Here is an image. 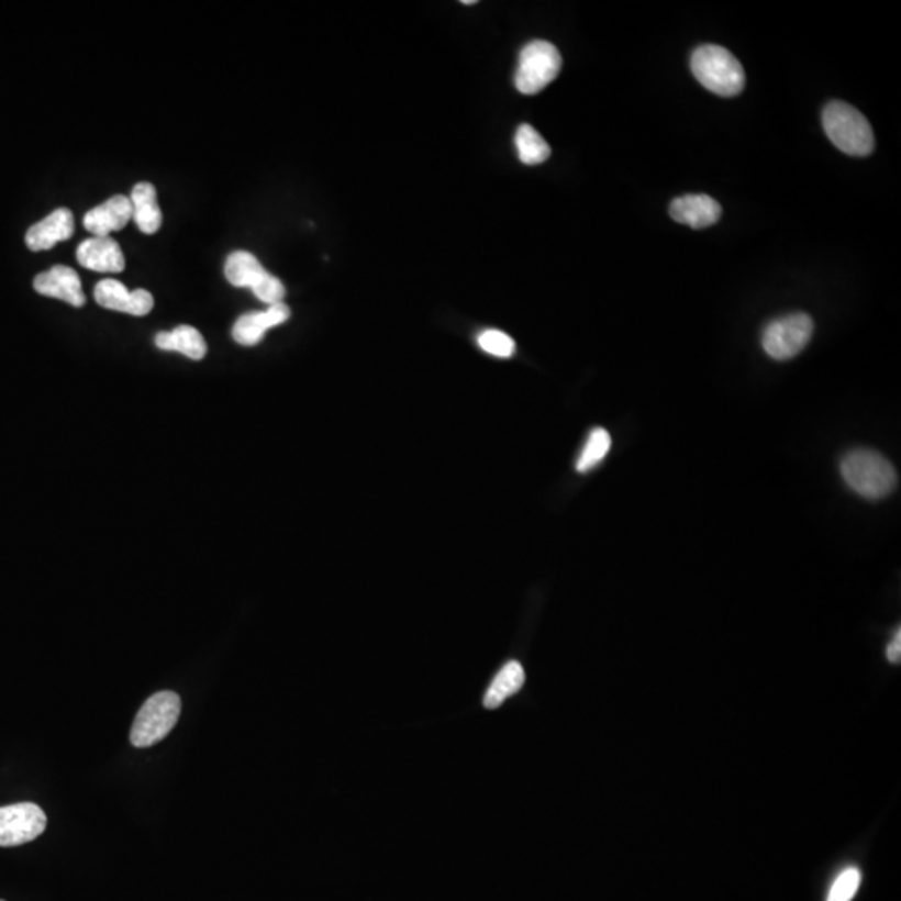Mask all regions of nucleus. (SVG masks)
<instances>
[{
  "label": "nucleus",
  "instance_id": "obj_23",
  "mask_svg": "<svg viewBox=\"0 0 901 901\" xmlns=\"http://www.w3.org/2000/svg\"><path fill=\"white\" fill-rule=\"evenodd\" d=\"M887 656H888V659H890L891 663H894V665H898V663H900V659H901V631L900 630L897 631V635H894L893 642H891L890 646H888Z\"/></svg>",
  "mask_w": 901,
  "mask_h": 901
},
{
  "label": "nucleus",
  "instance_id": "obj_16",
  "mask_svg": "<svg viewBox=\"0 0 901 901\" xmlns=\"http://www.w3.org/2000/svg\"><path fill=\"white\" fill-rule=\"evenodd\" d=\"M225 279L236 288H249L251 291L259 288L260 282L269 276L263 264L254 254L247 251H236L225 259Z\"/></svg>",
  "mask_w": 901,
  "mask_h": 901
},
{
  "label": "nucleus",
  "instance_id": "obj_20",
  "mask_svg": "<svg viewBox=\"0 0 901 901\" xmlns=\"http://www.w3.org/2000/svg\"><path fill=\"white\" fill-rule=\"evenodd\" d=\"M610 449V433L603 430V427H597V430L591 431L590 436H588V441H586L585 447H582L581 456H579L578 463H576V469H578L579 472L591 471V469L597 468V466L607 458Z\"/></svg>",
  "mask_w": 901,
  "mask_h": 901
},
{
  "label": "nucleus",
  "instance_id": "obj_1",
  "mask_svg": "<svg viewBox=\"0 0 901 901\" xmlns=\"http://www.w3.org/2000/svg\"><path fill=\"white\" fill-rule=\"evenodd\" d=\"M839 469L846 485L867 500H881L897 488L893 465L877 451H849Z\"/></svg>",
  "mask_w": 901,
  "mask_h": 901
},
{
  "label": "nucleus",
  "instance_id": "obj_21",
  "mask_svg": "<svg viewBox=\"0 0 901 901\" xmlns=\"http://www.w3.org/2000/svg\"><path fill=\"white\" fill-rule=\"evenodd\" d=\"M478 344L485 353L496 357H511L516 351L513 337L496 330H488L479 334Z\"/></svg>",
  "mask_w": 901,
  "mask_h": 901
},
{
  "label": "nucleus",
  "instance_id": "obj_7",
  "mask_svg": "<svg viewBox=\"0 0 901 901\" xmlns=\"http://www.w3.org/2000/svg\"><path fill=\"white\" fill-rule=\"evenodd\" d=\"M47 816L35 803L0 808V846H19L44 833Z\"/></svg>",
  "mask_w": 901,
  "mask_h": 901
},
{
  "label": "nucleus",
  "instance_id": "obj_3",
  "mask_svg": "<svg viewBox=\"0 0 901 901\" xmlns=\"http://www.w3.org/2000/svg\"><path fill=\"white\" fill-rule=\"evenodd\" d=\"M823 129L828 140L848 156L865 157L874 153L875 135L870 122L853 105L830 102L823 111Z\"/></svg>",
  "mask_w": 901,
  "mask_h": 901
},
{
  "label": "nucleus",
  "instance_id": "obj_12",
  "mask_svg": "<svg viewBox=\"0 0 901 901\" xmlns=\"http://www.w3.org/2000/svg\"><path fill=\"white\" fill-rule=\"evenodd\" d=\"M134 214L131 198L118 194L84 215V227L96 237H108L114 231L124 230Z\"/></svg>",
  "mask_w": 901,
  "mask_h": 901
},
{
  "label": "nucleus",
  "instance_id": "obj_6",
  "mask_svg": "<svg viewBox=\"0 0 901 901\" xmlns=\"http://www.w3.org/2000/svg\"><path fill=\"white\" fill-rule=\"evenodd\" d=\"M815 324L804 312L783 315L771 321L763 331V349L777 360H787L800 354L810 343Z\"/></svg>",
  "mask_w": 901,
  "mask_h": 901
},
{
  "label": "nucleus",
  "instance_id": "obj_22",
  "mask_svg": "<svg viewBox=\"0 0 901 901\" xmlns=\"http://www.w3.org/2000/svg\"><path fill=\"white\" fill-rule=\"evenodd\" d=\"M860 881L861 874L858 868H846L830 888L826 901H852L856 891L860 888Z\"/></svg>",
  "mask_w": 901,
  "mask_h": 901
},
{
  "label": "nucleus",
  "instance_id": "obj_17",
  "mask_svg": "<svg viewBox=\"0 0 901 901\" xmlns=\"http://www.w3.org/2000/svg\"><path fill=\"white\" fill-rule=\"evenodd\" d=\"M524 680H526V675H524L523 666L518 661L507 663L486 691L485 708L494 710L501 707L508 698L513 697L523 688Z\"/></svg>",
  "mask_w": 901,
  "mask_h": 901
},
{
  "label": "nucleus",
  "instance_id": "obj_14",
  "mask_svg": "<svg viewBox=\"0 0 901 901\" xmlns=\"http://www.w3.org/2000/svg\"><path fill=\"white\" fill-rule=\"evenodd\" d=\"M721 205L710 196L688 194L675 199L669 205V215L680 224L690 225L693 230H704L716 224L721 218Z\"/></svg>",
  "mask_w": 901,
  "mask_h": 901
},
{
  "label": "nucleus",
  "instance_id": "obj_10",
  "mask_svg": "<svg viewBox=\"0 0 901 901\" xmlns=\"http://www.w3.org/2000/svg\"><path fill=\"white\" fill-rule=\"evenodd\" d=\"M34 289L38 294L60 299L74 308H82L86 304L79 275L67 266H54L53 269L41 272L34 279Z\"/></svg>",
  "mask_w": 901,
  "mask_h": 901
},
{
  "label": "nucleus",
  "instance_id": "obj_25",
  "mask_svg": "<svg viewBox=\"0 0 901 901\" xmlns=\"http://www.w3.org/2000/svg\"><path fill=\"white\" fill-rule=\"evenodd\" d=\"M0 901H5V900H0Z\"/></svg>",
  "mask_w": 901,
  "mask_h": 901
},
{
  "label": "nucleus",
  "instance_id": "obj_18",
  "mask_svg": "<svg viewBox=\"0 0 901 901\" xmlns=\"http://www.w3.org/2000/svg\"><path fill=\"white\" fill-rule=\"evenodd\" d=\"M156 346L163 351H177L194 360H201L208 353L204 337L192 326H177L170 333L157 334Z\"/></svg>",
  "mask_w": 901,
  "mask_h": 901
},
{
  "label": "nucleus",
  "instance_id": "obj_4",
  "mask_svg": "<svg viewBox=\"0 0 901 901\" xmlns=\"http://www.w3.org/2000/svg\"><path fill=\"white\" fill-rule=\"evenodd\" d=\"M182 703L174 691H159L153 694L135 714L131 730V743L135 748H149L163 742L180 716Z\"/></svg>",
  "mask_w": 901,
  "mask_h": 901
},
{
  "label": "nucleus",
  "instance_id": "obj_13",
  "mask_svg": "<svg viewBox=\"0 0 901 901\" xmlns=\"http://www.w3.org/2000/svg\"><path fill=\"white\" fill-rule=\"evenodd\" d=\"M77 260L86 269L98 272H122L125 267L124 254L118 241L111 237H92L77 247Z\"/></svg>",
  "mask_w": 901,
  "mask_h": 901
},
{
  "label": "nucleus",
  "instance_id": "obj_19",
  "mask_svg": "<svg viewBox=\"0 0 901 901\" xmlns=\"http://www.w3.org/2000/svg\"><path fill=\"white\" fill-rule=\"evenodd\" d=\"M514 143H516L518 156H520L521 163L526 164V166H537V164L545 163L552 156L549 144L530 124L520 125Z\"/></svg>",
  "mask_w": 901,
  "mask_h": 901
},
{
  "label": "nucleus",
  "instance_id": "obj_15",
  "mask_svg": "<svg viewBox=\"0 0 901 901\" xmlns=\"http://www.w3.org/2000/svg\"><path fill=\"white\" fill-rule=\"evenodd\" d=\"M132 209L135 224L144 234H156L163 225V212L157 204V191L151 182H140L132 189Z\"/></svg>",
  "mask_w": 901,
  "mask_h": 901
},
{
  "label": "nucleus",
  "instance_id": "obj_24",
  "mask_svg": "<svg viewBox=\"0 0 901 901\" xmlns=\"http://www.w3.org/2000/svg\"><path fill=\"white\" fill-rule=\"evenodd\" d=\"M463 4H465V5H475V4H478V2H476V0H463Z\"/></svg>",
  "mask_w": 901,
  "mask_h": 901
},
{
  "label": "nucleus",
  "instance_id": "obj_5",
  "mask_svg": "<svg viewBox=\"0 0 901 901\" xmlns=\"http://www.w3.org/2000/svg\"><path fill=\"white\" fill-rule=\"evenodd\" d=\"M561 66V54L552 42H530L521 51L514 86L521 94H537L558 77Z\"/></svg>",
  "mask_w": 901,
  "mask_h": 901
},
{
  "label": "nucleus",
  "instance_id": "obj_11",
  "mask_svg": "<svg viewBox=\"0 0 901 901\" xmlns=\"http://www.w3.org/2000/svg\"><path fill=\"white\" fill-rule=\"evenodd\" d=\"M291 318V309L285 302L269 305L266 311L241 315L233 327V337L241 346H256L270 327L279 326Z\"/></svg>",
  "mask_w": 901,
  "mask_h": 901
},
{
  "label": "nucleus",
  "instance_id": "obj_8",
  "mask_svg": "<svg viewBox=\"0 0 901 901\" xmlns=\"http://www.w3.org/2000/svg\"><path fill=\"white\" fill-rule=\"evenodd\" d=\"M96 302L101 308L131 315H146L154 309V298L146 289L127 291L122 282L104 279L94 289Z\"/></svg>",
  "mask_w": 901,
  "mask_h": 901
},
{
  "label": "nucleus",
  "instance_id": "obj_2",
  "mask_svg": "<svg viewBox=\"0 0 901 901\" xmlns=\"http://www.w3.org/2000/svg\"><path fill=\"white\" fill-rule=\"evenodd\" d=\"M691 70L704 89L721 98H735L745 87L746 77L739 60L721 45H701L691 57Z\"/></svg>",
  "mask_w": 901,
  "mask_h": 901
},
{
  "label": "nucleus",
  "instance_id": "obj_9",
  "mask_svg": "<svg viewBox=\"0 0 901 901\" xmlns=\"http://www.w3.org/2000/svg\"><path fill=\"white\" fill-rule=\"evenodd\" d=\"M74 230H76V221H74L73 212L70 209L59 208L37 224L32 225L25 234V244L34 253L49 251L60 241L70 240Z\"/></svg>",
  "mask_w": 901,
  "mask_h": 901
}]
</instances>
